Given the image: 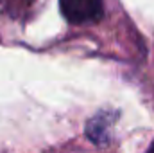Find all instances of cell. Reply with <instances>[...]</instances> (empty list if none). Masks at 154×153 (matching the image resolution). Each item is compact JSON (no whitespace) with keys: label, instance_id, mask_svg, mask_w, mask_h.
I'll return each instance as SVG.
<instances>
[{"label":"cell","instance_id":"1","mask_svg":"<svg viewBox=\"0 0 154 153\" xmlns=\"http://www.w3.org/2000/svg\"><path fill=\"white\" fill-rule=\"evenodd\" d=\"M63 16L70 24H93L99 22L104 15L102 0H59Z\"/></svg>","mask_w":154,"mask_h":153},{"label":"cell","instance_id":"2","mask_svg":"<svg viewBox=\"0 0 154 153\" xmlns=\"http://www.w3.org/2000/svg\"><path fill=\"white\" fill-rule=\"evenodd\" d=\"M151 150H152V151H154V142H152V146H151Z\"/></svg>","mask_w":154,"mask_h":153}]
</instances>
